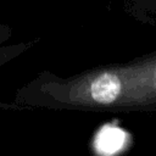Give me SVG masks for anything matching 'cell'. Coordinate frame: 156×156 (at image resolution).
<instances>
[{
    "instance_id": "6da1fadb",
    "label": "cell",
    "mask_w": 156,
    "mask_h": 156,
    "mask_svg": "<svg viewBox=\"0 0 156 156\" xmlns=\"http://www.w3.org/2000/svg\"><path fill=\"white\" fill-rule=\"evenodd\" d=\"M121 91V82L113 73H102L91 83V96L96 102L110 104Z\"/></svg>"
}]
</instances>
